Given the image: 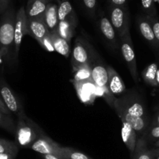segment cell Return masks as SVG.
Returning <instances> with one entry per match:
<instances>
[{
	"label": "cell",
	"instance_id": "1",
	"mask_svg": "<svg viewBox=\"0 0 159 159\" xmlns=\"http://www.w3.org/2000/svg\"><path fill=\"white\" fill-rule=\"evenodd\" d=\"M113 109L121 121L130 124L134 129L139 128L144 120H149L142 99L134 92L116 98Z\"/></svg>",
	"mask_w": 159,
	"mask_h": 159
},
{
	"label": "cell",
	"instance_id": "2",
	"mask_svg": "<svg viewBox=\"0 0 159 159\" xmlns=\"http://www.w3.org/2000/svg\"><path fill=\"white\" fill-rule=\"evenodd\" d=\"M16 130V143L18 147L30 148L31 144L44 134V131L34 122L28 117L24 110L17 115Z\"/></svg>",
	"mask_w": 159,
	"mask_h": 159
},
{
	"label": "cell",
	"instance_id": "3",
	"mask_svg": "<svg viewBox=\"0 0 159 159\" xmlns=\"http://www.w3.org/2000/svg\"><path fill=\"white\" fill-rule=\"evenodd\" d=\"M16 13L12 8H9L2 14L0 20V51L8 57L13 47Z\"/></svg>",
	"mask_w": 159,
	"mask_h": 159
},
{
	"label": "cell",
	"instance_id": "4",
	"mask_svg": "<svg viewBox=\"0 0 159 159\" xmlns=\"http://www.w3.org/2000/svg\"><path fill=\"white\" fill-rule=\"evenodd\" d=\"M99 55L89 42L82 37H78L71 54V63L73 71L82 65L90 64Z\"/></svg>",
	"mask_w": 159,
	"mask_h": 159
},
{
	"label": "cell",
	"instance_id": "5",
	"mask_svg": "<svg viewBox=\"0 0 159 159\" xmlns=\"http://www.w3.org/2000/svg\"><path fill=\"white\" fill-rule=\"evenodd\" d=\"M110 22L119 38L130 31V16L127 6H110Z\"/></svg>",
	"mask_w": 159,
	"mask_h": 159
},
{
	"label": "cell",
	"instance_id": "6",
	"mask_svg": "<svg viewBox=\"0 0 159 159\" xmlns=\"http://www.w3.org/2000/svg\"><path fill=\"white\" fill-rule=\"evenodd\" d=\"M120 45L121 52H122L123 57L128 66L130 75L134 81L136 83H138L140 82V76L138 71L136 55H135L134 50L133 42H132L131 37H130V31L127 32L124 37L120 38Z\"/></svg>",
	"mask_w": 159,
	"mask_h": 159
},
{
	"label": "cell",
	"instance_id": "7",
	"mask_svg": "<svg viewBox=\"0 0 159 159\" xmlns=\"http://www.w3.org/2000/svg\"><path fill=\"white\" fill-rule=\"evenodd\" d=\"M27 17H26V10L24 7L22 6L16 12L15 24V35H14L13 43V61L17 62L19 57V52L21 46L22 40L26 34H28Z\"/></svg>",
	"mask_w": 159,
	"mask_h": 159
},
{
	"label": "cell",
	"instance_id": "8",
	"mask_svg": "<svg viewBox=\"0 0 159 159\" xmlns=\"http://www.w3.org/2000/svg\"><path fill=\"white\" fill-rule=\"evenodd\" d=\"M61 148L57 143L53 141L46 134L37 138L30 145V149L43 155H54L62 158Z\"/></svg>",
	"mask_w": 159,
	"mask_h": 159
},
{
	"label": "cell",
	"instance_id": "9",
	"mask_svg": "<svg viewBox=\"0 0 159 159\" xmlns=\"http://www.w3.org/2000/svg\"><path fill=\"white\" fill-rule=\"evenodd\" d=\"M92 70V80L99 88H108V71L99 57L92 61L89 64Z\"/></svg>",
	"mask_w": 159,
	"mask_h": 159
},
{
	"label": "cell",
	"instance_id": "10",
	"mask_svg": "<svg viewBox=\"0 0 159 159\" xmlns=\"http://www.w3.org/2000/svg\"><path fill=\"white\" fill-rule=\"evenodd\" d=\"M0 96L9 111L16 116L24 110L23 105L12 89L3 82H0Z\"/></svg>",
	"mask_w": 159,
	"mask_h": 159
},
{
	"label": "cell",
	"instance_id": "11",
	"mask_svg": "<svg viewBox=\"0 0 159 159\" xmlns=\"http://www.w3.org/2000/svg\"><path fill=\"white\" fill-rule=\"evenodd\" d=\"M99 30L108 46L113 51L118 50L120 43L117 41L116 32L107 16H102L99 20Z\"/></svg>",
	"mask_w": 159,
	"mask_h": 159
},
{
	"label": "cell",
	"instance_id": "12",
	"mask_svg": "<svg viewBox=\"0 0 159 159\" xmlns=\"http://www.w3.org/2000/svg\"><path fill=\"white\" fill-rule=\"evenodd\" d=\"M75 88L77 91V94L82 102L85 104H90L93 102L97 96V87L93 83V81H88L84 82H74Z\"/></svg>",
	"mask_w": 159,
	"mask_h": 159
},
{
	"label": "cell",
	"instance_id": "13",
	"mask_svg": "<svg viewBox=\"0 0 159 159\" xmlns=\"http://www.w3.org/2000/svg\"><path fill=\"white\" fill-rule=\"evenodd\" d=\"M108 71V89L112 95L120 96L126 93V86L117 71L111 66H107Z\"/></svg>",
	"mask_w": 159,
	"mask_h": 159
},
{
	"label": "cell",
	"instance_id": "14",
	"mask_svg": "<svg viewBox=\"0 0 159 159\" xmlns=\"http://www.w3.org/2000/svg\"><path fill=\"white\" fill-rule=\"evenodd\" d=\"M49 3L41 0H27L25 9L27 20L44 19L45 12Z\"/></svg>",
	"mask_w": 159,
	"mask_h": 159
},
{
	"label": "cell",
	"instance_id": "15",
	"mask_svg": "<svg viewBox=\"0 0 159 159\" xmlns=\"http://www.w3.org/2000/svg\"><path fill=\"white\" fill-rule=\"evenodd\" d=\"M28 34L34 37L40 44L42 40L50 34L44 19L32 20L28 21Z\"/></svg>",
	"mask_w": 159,
	"mask_h": 159
},
{
	"label": "cell",
	"instance_id": "16",
	"mask_svg": "<svg viewBox=\"0 0 159 159\" xmlns=\"http://www.w3.org/2000/svg\"><path fill=\"white\" fill-rule=\"evenodd\" d=\"M121 122H122L121 136H122L123 142L127 146V149L130 152V158H131L134 152L135 148H136L138 137L130 124L125 122V121H121Z\"/></svg>",
	"mask_w": 159,
	"mask_h": 159
},
{
	"label": "cell",
	"instance_id": "17",
	"mask_svg": "<svg viewBox=\"0 0 159 159\" xmlns=\"http://www.w3.org/2000/svg\"><path fill=\"white\" fill-rule=\"evenodd\" d=\"M57 9H58L57 5L50 2L45 12L44 22L50 34H54L58 31L59 19Z\"/></svg>",
	"mask_w": 159,
	"mask_h": 159
},
{
	"label": "cell",
	"instance_id": "18",
	"mask_svg": "<svg viewBox=\"0 0 159 159\" xmlns=\"http://www.w3.org/2000/svg\"><path fill=\"white\" fill-rule=\"evenodd\" d=\"M157 149H149L144 138H138L131 159H155Z\"/></svg>",
	"mask_w": 159,
	"mask_h": 159
},
{
	"label": "cell",
	"instance_id": "19",
	"mask_svg": "<svg viewBox=\"0 0 159 159\" xmlns=\"http://www.w3.org/2000/svg\"><path fill=\"white\" fill-rule=\"evenodd\" d=\"M77 24V17L59 22L58 31H57V33H58V34L62 38L66 40L68 43H70L71 38L74 36L75 30Z\"/></svg>",
	"mask_w": 159,
	"mask_h": 159
},
{
	"label": "cell",
	"instance_id": "20",
	"mask_svg": "<svg viewBox=\"0 0 159 159\" xmlns=\"http://www.w3.org/2000/svg\"><path fill=\"white\" fill-rule=\"evenodd\" d=\"M138 28L139 31L142 37L153 45H158V43L155 39V34H154L153 30H152V25L149 20H148L147 16H141L138 18Z\"/></svg>",
	"mask_w": 159,
	"mask_h": 159
},
{
	"label": "cell",
	"instance_id": "21",
	"mask_svg": "<svg viewBox=\"0 0 159 159\" xmlns=\"http://www.w3.org/2000/svg\"><path fill=\"white\" fill-rule=\"evenodd\" d=\"M51 40H52L54 51H57L58 54H61L65 57H69L70 43H68L66 40L62 38L57 32L51 34Z\"/></svg>",
	"mask_w": 159,
	"mask_h": 159
},
{
	"label": "cell",
	"instance_id": "22",
	"mask_svg": "<svg viewBox=\"0 0 159 159\" xmlns=\"http://www.w3.org/2000/svg\"><path fill=\"white\" fill-rule=\"evenodd\" d=\"M158 69V64L154 62L148 65L141 72L142 79L148 85L152 87H158L156 82L157 71Z\"/></svg>",
	"mask_w": 159,
	"mask_h": 159
},
{
	"label": "cell",
	"instance_id": "23",
	"mask_svg": "<svg viewBox=\"0 0 159 159\" xmlns=\"http://www.w3.org/2000/svg\"><path fill=\"white\" fill-rule=\"evenodd\" d=\"M92 80V70L89 64L82 65L74 71V82H84Z\"/></svg>",
	"mask_w": 159,
	"mask_h": 159
},
{
	"label": "cell",
	"instance_id": "24",
	"mask_svg": "<svg viewBox=\"0 0 159 159\" xmlns=\"http://www.w3.org/2000/svg\"><path fill=\"white\" fill-rule=\"evenodd\" d=\"M57 12H58L59 22L77 17L71 3L69 2L68 0L59 3Z\"/></svg>",
	"mask_w": 159,
	"mask_h": 159
},
{
	"label": "cell",
	"instance_id": "25",
	"mask_svg": "<svg viewBox=\"0 0 159 159\" xmlns=\"http://www.w3.org/2000/svg\"><path fill=\"white\" fill-rule=\"evenodd\" d=\"M0 127L12 134H16V124H15L12 116L6 115L0 111Z\"/></svg>",
	"mask_w": 159,
	"mask_h": 159
},
{
	"label": "cell",
	"instance_id": "26",
	"mask_svg": "<svg viewBox=\"0 0 159 159\" xmlns=\"http://www.w3.org/2000/svg\"><path fill=\"white\" fill-rule=\"evenodd\" d=\"M62 159H92L85 154L75 150L72 148H61Z\"/></svg>",
	"mask_w": 159,
	"mask_h": 159
},
{
	"label": "cell",
	"instance_id": "27",
	"mask_svg": "<svg viewBox=\"0 0 159 159\" xmlns=\"http://www.w3.org/2000/svg\"><path fill=\"white\" fill-rule=\"evenodd\" d=\"M19 147L16 143L0 138V154L13 153L18 154Z\"/></svg>",
	"mask_w": 159,
	"mask_h": 159
},
{
	"label": "cell",
	"instance_id": "28",
	"mask_svg": "<svg viewBox=\"0 0 159 159\" xmlns=\"http://www.w3.org/2000/svg\"><path fill=\"white\" fill-rule=\"evenodd\" d=\"M144 139L147 141L148 144V142L155 143L159 140V125L150 126L148 129V131Z\"/></svg>",
	"mask_w": 159,
	"mask_h": 159
},
{
	"label": "cell",
	"instance_id": "29",
	"mask_svg": "<svg viewBox=\"0 0 159 159\" xmlns=\"http://www.w3.org/2000/svg\"><path fill=\"white\" fill-rule=\"evenodd\" d=\"M141 5L146 16H155L156 9H155L154 0H141Z\"/></svg>",
	"mask_w": 159,
	"mask_h": 159
},
{
	"label": "cell",
	"instance_id": "30",
	"mask_svg": "<svg viewBox=\"0 0 159 159\" xmlns=\"http://www.w3.org/2000/svg\"><path fill=\"white\" fill-rule=\"evenodd\" d=\"M146 16L151 23L156 41L158 45H159V20L155 16Z\"/></svg>",
	"mask_w": 159,
	"mask_h": 159
},
{
	"label": "cell",
	"instance_id": "31",
	"mask_svg": "<svg viewBox=\"0 0 159 159\" xmlns=\"http://www.w3.org/2000/svg\"><path fill=\"white\" fill-rule=\"evenodd\" d=\"M40 45L43 48V49L49 51V52H54V51L52 40H51V34H50L48 36H47V37L42 40L41 43H40Z\"/></svg>",
	"mask_w": 159,
	"mask_h": 159
},
{
	"label": "cell",
	"instance_id": "32",
	"mask_svg": "<svg viewBox=\"0 0 159 159\" xmlns=\"http://www.w3.org/2000/svg\"><path fill=\"white\" fill-rule=\"evenodd\" d=\"M82 2L90 13H95L96 9V0H82Z\"/></svg>",
	"mask_w": 159,
	"mask_h": 159
},
{
	"label": "cell",
	"instance_id": "33",
	"mask_svg": "<svg viewBox=\"0 0 159 159\" xmlns=\"http://www.w3.org/2000/svg\"><path fill=\"white\" fill-rule=\"evenodd\" d=\"M11 0H0V13L3 14L9 8Z\"/></svg>",
	"mask_w": 159,
	"mask_h": 159
},
{
	"label": "cell",
	"instance_id": "34",
	"mask_svg": "<svg viewBox=\"0 0 159 159\" xmlns=\"http://www.w3.org/2000/svg\"><path fill=\"white\" fill-rule=\"evenodd\" d=\"M0 111L2 112V113H5V114L9 115V116H11V113H12L10 111H9V109L6 107V104L4 103V102H3L1 96H0Z\"/></svg>",
	"mask_w": 159,
	"mask_h": 159
},
{
	"label": "cell",
	"instance_id": "35",
	"mask_svg": "<svg viewBox=\"0 0 159 159\" xmlns=\"http://www.w3.org/2000/svg\"><path fill=\"white\" fill-rule=\"evenodd\" d=\"M17 154L13 153H3L0 154V159H15Z\"/></svg>",
	"mask_w": 159,
	"mask_h": 159
},
{
	"label": "cell",
	"instance_id": "36",
	"mask_svg": "<svg viewBox=\"0 0 159 159\" xmlns=\"http://www.w3.org/2000/svg\"><path fill=\"white\" fill-rule=\"evenodd\" d=\"M110 6H125L126 0H109Z\"/></svg>",
	"mask_w": 159,
	"mask_h": 159
},
{
	"label": "cell",
	"instance_id": "37",
	"mask_svg": "<svg viewBox=\"0 0 159 159\" xmlns=\"http://www.w3.org/2000/svg\"><path fill=\"white\" fill-rule=\"evenodd\" d=\"M159 125V112L155 115V117L152 120V123L150 124V126H158Z\"/></svg>",
	"mask_w": 159,
	"mask_h": 159
},
{
	"label": "cell",
	"instance_id": "38",
	"mask_svg": "<svg viewBox=\"0 0 159 159\" xmlns=\"http://www.w3.org/2000/svg\"><path fill=\"white\" fill-rule=\"evenodd\" d=\"M42 156H43V159H62L54 155H43Z\"/></svg>",
	"mask_w": 159,
	"mask_h": 159
},
{
	"label": "cell",
	"instance_id": "39",
	"mask_svg": "<svg viewBox=\"0 0 159 159\" xmlns=\"http://www.w3.org/2000/svg\"><path fill=\"white\" fill-rule=\"evenodd\" d=\"M156 82H157V86L159 87V68L157 71V75H156Z\"/></svg>",
	"mask_w": 159,
	"mask_h": 159
},
{
	"label": "cell",
	"instance_id": "40",
	"mask_svg": "<svg viewBox=\"0 0 159 159\" xmlns=\"http://www.w3.org/2000/svg\"><path fill=\"white\" fill-rule=\"evenodd\" d=\"M155 159H159V148L157 149L156 154H155Z\"/></svg>",
	"mask_w": 159,
	"mask_h": 159
},
{
	"label": "cell",
	"instance_id": "41",
	"mask_svg": "<svg viewBox=\"0 0 159 159\" xmlns=\"http://www.w3.org/2000/svg\"><path fill=\"white\" fill-rule=\"evenodd\" d=\"M154 144H155V147L158 148H159V140H158V141H157L156 142L154 143Z\"/></svg>",
	"mask_w": 159,
	"mask_h": 159
},
{
	"label": "cell",
	"instance_id": "42",
	"mask_svg": "<svg viewBox=\"0 0 159 159\" xmlns=\"http://www.w3.org/2000/svg\"><path fill=\"white\" fill-rule=\"evenodd\" d=\"M56 1H57V2L58 3H61V2H65V1H67V0H56Z\"/></svg>",
	"mask_w": 159,
	"mask_h": 159
},
{
	"label": "cell",
	"instance_id": "43",
	"mask_svg": "<svg viewBox=\"0 0 159 159\" xmlns=\"http://www.w3.org/2000/svg\"><path fill=\"white\" fill-rule=\"evenodd\" d=\"M41 1H43V2H45L50 3V2H49V0H41Z\"/></svg>",
	"mask_w": 159,
	"mask_h": 159
}]
</instances>
